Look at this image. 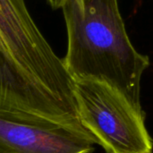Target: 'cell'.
<instances>
[{"instance_id": "1", "label": "cell", "mask_w": 153, "mask_h": 153, "mask_svg": "<svg viewBox=\"0 0 153 153\" xmlns=\"http://www.w3.org/2000/svg\"><path fill=\"white\" fill-rule=\"evenodd\" d=\"M0 114L55 123L94 142L79 117L74 81L24 0H0Z\"/></svg>"}, {"instance_id": "2", "label": "cell", "mask_w": 153, "mask_h": 153, "mask_svg": "<svg viewBox=\"0 0 153 153\" xmlns=\"http://www.w3.org/2000/svg\"><path fill=\"white\" fill-rule=\"evenodd\" d=\"M61 9L67 31L63 62L73 80L106 83L143 110L141 81L150 59L134 47L118 1L65 0Z\"/></svg>"}, {"instance_id": "3", "label": "cell", "mask_w": 153, "mask_h": 153, "mask_svg": "<svg viewBox=\"0 0 153 153\" xmlns=\"http://www.w3.org/2000/svg\"><path fill=\"white\" fill-rule=\"evenodd\" d=\"M82 125L106 153H153L145 113L111 86L91 80L74 82Z\"/></svg>"}, {"instance_id": "4", "label": "cell", "mask_w": 153, "mask_h": 153, "mask_svg": "<svg viewBox=\"0 0 153 153\" xmlns=\"http://www.w3.org/2000/svg\"><path fill=\"white\" fill-rule=\"evenodd\" d=\"M93 144L55 123L0 114V153H91Z\"/></svg>"}]
</instances>
